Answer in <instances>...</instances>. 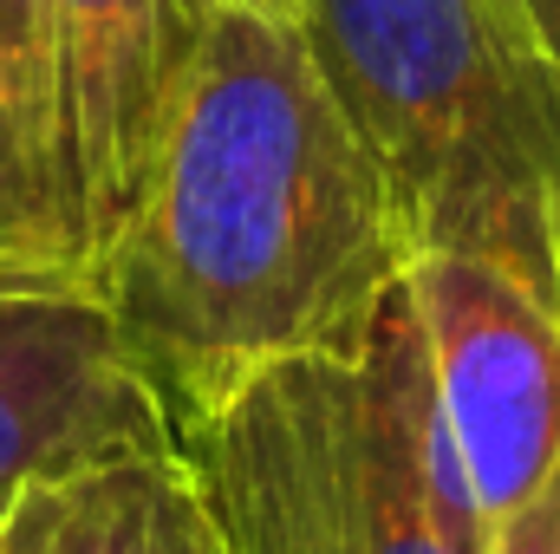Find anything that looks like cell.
<instances>
[{
	"mask_svg": "<svg viewBox=\"0 0 560 554\" xmlns=\"http://www.w3.org/2000/svg\"><path fill=\"white\" fill-rule=\"evenodd\" d=\"M411 262L405 209L293 20L229 0L92 293L183 437L280 359L352 353Z\"/></svg>",
	"mask_w": 560,
	"mask_h": 554,
	"instance_id": "obj_1",
	"label": "cell"
},
{
	"mask_svg": "<svg viewBox=\"0 0 560 554\" xmlns=\"http://www.w3.org/2000/svg\"><path fill=\"white\" fill-rule=\"evenodd\" d=\"M293 33L418 255H482L560 300V59L528 0H293Z\"/></svg>",
	"mask_w": 560,
	"mask_h": 554,
	"instance_id": "obj_2",
	"label": "cell"
},
{
	"mask_svg": "<svg viewBox=\"0 0 560 554\" xmlns=\"http://www.w3.org/2000/svg\"><path fill=\"white\" fill-rule=\"evenodd\" d=\"M229 554H489L411 287L352 353L255 372L176 437Z\"/></svg>",
	"mask_w": 560,
	"mask_h": 554,
	"instance_id": "obj_3",
	"label": "cell"
},
{
	"mask_svg": "<svg viewBox=\"0 0 560 554\" xmlns=\"http://www.w3.org/2000/svg\"><path fill=\"white\" fill-rule=\"evenodd\" d=\"M405 287L443 430L495 529L560 470V300L482 255H418Z\"/></svg>",
	"mask_w": 560,
	"mask_h": 554,
	"instance_id": "obj_4",
	"label": "cell"
},
{
	"mask_svg": "<svg viewBox=\"0 0 560 554\" xmlns=\"http://www.w3.org/2000/svg\"><path fill=\"white\" fill-rule=\"evenodd\" d=\"M222 7L229 0H59L52 131L85 287L138 203Z\"/></svg>",
	"mask_w": 560,
	"mask_h": 554,
	"instance_id": "obj_5",
	"label": "cell"
},
{
	"mask_svg": "<svg viewBox=\"0 0 560 554\" xmlns=\"http://www.w3.org/2000/svg\"><path fill=\"white\" fill-rule=\"evenodd\" d=\"M176 450L85 287H0V529L52 476L105 457Z\"/></svg>",
	"mask_w": 560,
	"mask_h": 554,
	"instance_id": "obj_6",
	"label": "cell"
},
{
	"mask_svg": "<svg viewBox=\"0 0 560 554\" xmlns=\"http://www.w3.org/2000/svg\"><path fill=\"white\" fill-rule=\"evenodd\" d=\"M0 554H229L176 450H131L39 483L0 529Z\"/></svg>",
	"mask_w": 560,
	"mask_h": 554,
	"instance_id": "obj_7",
	"label": "cell"
},
{
	"mask_svg": "<svg viewBox=\"0 0 560 554\" xmlns=\"http://www.w3.org/2000/svg\"><path fill=\"white\" fill-rule=\"evenodd\" d=\"M0 287H85L52 157L7 66H0Z\"/></svg>",
	"mask_w": 560,
	"mask_h": 554,
	"instance_id": "obj_8",
	"label": "cell"
},
{
	"mask_svg": "<svg viewBox=\"0 0 560 554\" xmlns=\"http://www.w3.org/2000/svg\"><path fill=\"white\" fill-rule=\"evenodd\" d=\"M489 554H560V470L515 509L495 522Z\"/></svg>",
	"mask_w": 560,
	"mask_h": 554,
	"instance_id": "obj_9",
	"label": "cell"
},
{
	"mask_svg": "<svg viewBox=\"0 0 560 554\" xmlns=\"http://www.w3.org/2000/svg\"><path fill=\"white\" fill-rule=\"evenodd\" d=\"M528 13H535V26H541V39L555 46V59H560V0H528Z\"/></svg>",
	"mask_w": 560,
	"mask_h": 554,
	"instance_id": "obj_10",
	"label": "cell"
},
{
	"mask_svg": "<svg viewBox=\"0 0 560 554\" xmlns=\"http://www.w3.org/2000/svg\"><path fill=\"white\" fill-rule=\"evenodd\" d=\"M235 7H255V13H275V20H293V0H235Z\"/></svg>",
	"mask_w": 560,
	"mask_h": 554,
	"instance_id": "obj_11",
	"label": "cell"
}]
</instances>
